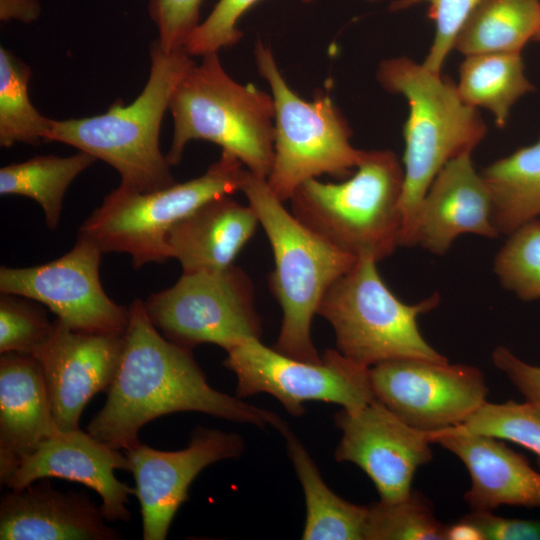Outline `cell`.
Listing matches in <instances>:
<instances>
[{"label":"cell","mask_w":540,"mask_h":540,"mask_svg":"<svg viewBox=\"0 0 540 540\" xmlns=\"http://www.w3.org/2000/svg\"><path fill=\"white\" fill-rule=\"evenodd\" d=\"M128 308L122 353L106 402L87 426L92 436L124 451L140 443L144 425L183 411L279 432L287 426L277 414L213 389L192 349L165 338L151 322L144 301L135 299Z\"/></svg>","instance_id":"6da1fadb"},{"label":"cell","mask_w":540,"mask_h":540,"mask_svg":"<svg viewBox=\"0 0 540 540\" xmlns=\"http://www.w3.org/2000/svg\"><path fill=\"white\" fill-rule=\"evenodd\" d=\"M147 83L130 104L116 101L100 115L53 120L44 142L76 147L116 169L120 187L148 193L175 184L159 146L162 120L173 92L185 72L195 63L185 49L164 52L158 42L150 49Z\"/></svg>","instance_id":"7a4b0ae2"},{"label":"cell","mask_w":540,"mask_h":540,"mask_svg":"<svg viewBox=\"0 0 540 540\" xmlns=\"http://www.w3.org/2000/svg\"><path fill=\"white\" fill-rule=\"evenodd\" d=\"M380 84L403 95L409 105L404 125V186L401 199L402 247H412L421 203L439 171L453 158L471 152L487 128L478 110L466 104L448 78L407 57L383 60Z\"/></svg>","instance_id":"3957f363"},{"label":"cell","mask_w":540,"mask_h":540,"mask_svg":"<svg viewBox=\"0 0 540 540\" xmlns=\"http://www.w3.org/2000/svg\"><path fill=\"white\" fill-rule=\"evenodd\" d=\"M241 192L255 211L270 242L274 269L269 287L282 309L274 349L301 361L319 363L311 324L331 286L358 258L336 248L300 222L267 185L246 169Z\"/></svg>","instance_id":"277c9868"},{"label":"cell","mask_w":540,"mask_h":540,"mask_svg":"<svg viewBox=\"0 0 540 540\" xmlns=\"http://www.w3.org/2000/svg\"><path fill=\"white\" fill-rule=\"evenodd\" d=\"M355 169L340 183L303 182L291 213L336 248L379 262L401 246L404 169L390 150H364Z\"/></svg>","instance_id":"5b68a950"},{"label":"cell","mask_w":540,"mask_h":540,"mask_svg":"<svg viewBox=\"0 0 540 540\" xmlns=\"http://www.w3.org/2000/svg\"><path fill=\"white\" fill-rule=\"evenodd\" d=\"M202 57L182 76L170 100L174 125L168 163L178 165L190 141L205 140L267 178L274 160L272 95L233 80L217 53Z\"/></svg>","instance_id":"8992f818"},{"label":"cell","mask_w":540,"mask_h":540,"mask_svg":"<svg viewBox=\"0 0 540 540\" xmlns=\"http://www.w3.org/2000/svg\"><path fill=\"white\" fill-rule=\"evenodd\" d=\"M438 293L406 304L387 287L377 261L360 257L327 291L317 314L332 326L337 350L370 368L396 359L448 361L423 337L418 317L435 309Z\"/></svg>","instance_id":"52a82bcc"},{"label":"cell","mask_w":540,"mask_h":540,"mask_svg":"<svg viewBox=\"0 0 540 540\" xmlns=\"http://www.w3.org/2000/svg\"><path fill=\"white\" fill-rule=\"evenodd\" d=\"M254 56L274 102V160L266 182L282 202L306 180L323 174L351 175L364 150L350 142L352 131L328 94L307 101L282 76L270 47L258 40Z\"/></svg>","instance_id":"ba28073f"},{"label":"cell","mask_w":540,"mask_h":540,"mask_svg":"<svg viewBox=\"0 0 540 540\" xmlns=\"http://www.w3.org/2000/svg\"><path fill=\"white\" fill-rule=\"evenodd\" d=\"M245 166L233 155L221 156L201 176L167 188L140 193L118 186L87 217L78 234L105 252L125 253L135 269L169 258L171 227L207 201L241 191Z\"/></svg>","instance_id":"9c48e42d"},{"label":"cell","mask_w":540,"mask_h":540,"mask_svg":"<svg viewBox=\"0 0 540 540\" xmlns=\"http://www.w3.org/2000/svg\"><path fill=\"white\" fill-rule=\"evenodd\" d=\"M144 305L165 338L189 349L211 343L228 352L248 339H261L253 285L234 264L182 273L173 286L151 294Z\"/></svg>","instance_id":"30bf717a"},{"label":"cell","mask_w":540,"mask_h":540,"mask_svg":"<svg viewBox=\"0 0 540 540\" xmlns=\"http://www.w3.org/2000/svg\"><path fill=\"white\" fill-rule=\"evenodd\" d=\"M224 366L237 378L239 398L257 393L274 396L293 416L304 414V403L323 401L357 411L372 401L369 368L329 349L312 363L288 357L260 339L244 341L227 352Z\"/></svg>","instance_id":"8fae6325"},{"label":"cell","mask_w":540,"mask_h":540,"mask_svg":"<svg viewBox=\"0 0 540 540\" xmlns=\"http://www.w3.org/2000/svg\"><path fill=\"white\" fill-rule=\"evenodd\" d=\"M104 252L91 238L78 234L70 251L44 264L0 268V292L47 306L73 330L124 334L129 308L104 291L99 275Z\"/></svg>","instance_id":"7c38bea8"},{"label":"cell","mask_w":540,"mask_h":540,"mask_svg":"<svg viewBox=\"0 0 540 540\" xmlns=\"http://www.w3.org/2000/svg\"><path fill=\"white\" fill-rule=\"evenodd\" d=\"M369 377L377 400L426 432L463 424L487 401L484 375L470 365L396 359L370 367Z\"/></svg>","instance_id":"4fadbf2b"},{"label":"cell","mask_w":540,"mask_h":540,"mask_svg":"<svg viewBox=\"0 0 540 540\" xmlns=\"http://www.w3.org/2000/svg\"><path fill=\"white\" fill-rule=\"evenodd\" d=\"M334 422L342 431L335 460L360 467L382 502L406 498L418 468L433 458L430 432L407 424L376 398L357 411L342 409Z\"/></svg>","instance_id":"5bb4252c"},{"label":"cell","mask_w":540,"mask_h":540,"mask_svg":"<svg viewBox=\"0 0 540 540\" xmlns=\"http://www.w3.org/2000/svg\"><path fill=\"white\" fill-rule=\"evenodd\" d=\"M243 449L238 434L198 427L187 447L178 451H161L142 443L124 450L136 483L143 539H166L196 476L217 461L238 457Z\"/></svg>","instance_id":"9a60e30c"},{"label":"cell","mask_w":540,"mask_h":540,"mask_svg":"<svg viewBox=\"0 0 540 540\" xmlns=\"http://www.w3.org/2000/svg\"><path fill=\"white\" fill-rule=\"evenodd\" d=\"M123 348V334L76 331L62 320L53 321L51 334L34 357L48 388L60 430L79 428L87 403L107 391Z\"/></svg>","instance_id":"2e32d148"},{"label":"cell","mask_w":540,"mask_h":540,"mask_svg":"<svg viewBox=\"0 0 540 540\" xmlns=\"http://www.w3.org/2000/svg\"><path fill=\"white\" fill-rule=\"evenodd\" d=\"M117 469L129 471L125 453L79 428L59 430L23 457L3 484L16 491L45 478L78 482L101 497L106 521L128 522L129 496L136 489L116 478Z\"/></svg>","instance_id":"e0dca14e"},{"label":"cell","mask_w":540,"mask_h":540,"mask_svg":"<svg viewBox=\"0 0 540 540\" xmlns=\"http://www.w3.org/2000/svg\"><path fill=\"white\" fill-rule=\"evenodd\" d=\"M462 234L496 238L488 187L472 162L471 152L444 165L421 203L412 238L435 255H444Z\"/></svg>","instance_id":"ac0fdd59"},{"label":"cell","mask_w":540,"mask_h":540,"mask_svg":"<svg viewBox=\"0 0 540 540\" xmlns=\"http://www.w3.org/2000/svg\"><path fill=\"white\" fill-rule=\"evenodd\" d=\"M432 443L454 454L471 480L464 500L471 511L502 505L540 508V472L502 440L459 426L430 432Z\"/></svg>","instance_id":"d6986e66"},{"label":"cell","mask_w":540,"mask_h":540,"mask_svg":"<svg viewBox=\"0 0 540 540\" xmlns=\"http://www.w3.org/2000/svg\"><path fill=\"white\" fill-rule=\"evenodd\" d=\"M84 492H62L48 478L11 490L0 502L1 540H118Z\"/></svg>","instance_id":"ffe728a7"},{"label":"cell","mask_w":540,"mask_h":540,"mask_svg":"<svg viewBox=\"0 0 540 540\" xmlns=\"http://www.w3.org/2000/svg\"><path fill=\"white\" fill-rule=\"evenodd\" d=\"M59 430L38 360L29 354H1V483L7 480L23 457Z\"/></svg>","instance_id":"44dd1931"},{"label":"cell","mask_w":540,"mask_h":540,"mask_svg":"<svg viewBox=\"0 0 540 540\" xmlns=\"http://www.w3.org/2000/svg\"><path fill=\"white\" fill-rule=\"evenodd\" d=\"M259 220L249 204L223 195L176 222L166 235L170 258L182 273L221 270L233 265Z\"/></svg>","instance_id":"7402d4cb"},{"label":"cell","mask_w":540,"mask_h":540,"mask_svg":"<svg viewBox=\"0 0 540 540\" xmlns=\"http://www.w3.org/2000/svg\"><path fill=\"white\" fill-rule=\"evenodd\" d=\"M302 485L306 502L304 540H364L368 506L350 503L334 493L302 442L286 426L280 431Z\"/></svg>","instance_id":"603a6c76"},{"label":"cell","mask_w":540,"mask_h":540,"mask_svg":"<svg viewBox=\"0 0 540 540\" xmlns=\"http://www.w3.org/2000/svg\"><path fill=\"white\" fill-rule=\"evenodd\" d=\"M481 175L493 205V223L509 235L540 217V138L496 160Z\"/></svg>","instance_id":"cb8c5ba5"},{"label":"cell","mask_w":540,"mask_h":540,"mask_svg":"<svg viewBox=\"0 0 540 540\" xmlns=\"http://www.w3.org/2000/svg\"><path fill=\"white\" fill-rule=\"evenodd\" d=\"M540 28V0H483L461 29L454 49L465 56L521 53Z\"/></svg>","instance_id":"d4e9b609"},{"label":"cell","mask_w":540,"mask_h":540,"mask_svg":"<svg viewBox=\"0 0 540 540\" xmlns=\"http://www.w3.org/2000/svg\"><path fill=\"white\" fill-rule=\"evenodd\" d=\"M460 66L457 90L462 100L489 110L503 128L512 106L534 90L527 79L521 53H483L465 56Z\"/></svg>","instance_id":"484cf974"},{"label":"cell","mask_w":540,"mask_h":540,"mask_svg":"<svg viewBox=\"0 0 540 540\" xmlns=\"http://www.w3.org/2000/svg\"><path fill=\"white\" fill-rule=\"evenodd\" d=\"M96 160L79 151L68 157L43 155L6 165L0 169V194L33 199L41 206L48 229L55 230L68 187Z\"/></svg>","instance_id":"4316f807"},{"label":"cell","mask_w":540,"mask_h":540,"mask_svg":"<svg viewBox=\"0 0 540 540\" xmlns=\"http://www.w3.org/2000/svg\"><path fill=\"white\" fill-rule=\"evenodd\" d=\"M31 70L14 53L0 47V145H38L53 119L43 116L29 98Z\"/></svg>","instance_id":"83f0119b"},{"label":"cell","mask_w":540,"mask_h":540,"mask_svg":"<svg viewBox=\"0 0 540 540\" xmlns=\"http://www.w3.org/2000/svg\"><path fill=\"white\" fill-rule=\"evenodd\" d=\"M430 501L412 489L404 499L368 506L364 540H444Z\"/></svg>","instance_id":"f1b7e54d"},{"label":"cell","mask_w":540,"mask_h":540,"mask_svg":"<svg viewBox=\"0 0 540 540\" xmlns=\"http://www.w3.org/2000/svg\"><path fill=\"white\" fill-rule=\"evenodd\" d=\"M507 236L494 260L501 286L523 301L540 299V219L521 225Z\"/></svg>","instance_id":"f546056e"},{"label":"cell","mask_w":540,"mask_h":540,"mask_svg":"<svg viewBox=\"0 0 540 540\" xmlns=\"http://www.w3.org/2000/svg\"><path fill=\"white\" fill-rule=\"evenodd\" d=\"M459 427L518 444L533 452L540 466V411L527 401H486Z\"/></svg>","instance_id":"4dcf8cb0"},{"label":"cell","mask_w":540,"mask_h":540,"mask_svg":"<svg viewBox=\"0 0 540 540\" xmlns=\"http://www.w3.org/2000/svg\"><path fill=\"white\" fill-rule=\"evenodd\" d=\"M31 299L1 293L0 353L35 355L49 338L53 322Z\"/></svg>","instance_id":"1f68e13d"},{"label":"cell","mask_w":540,"mask_h":540,"mask_svg":"<svg viewBox=\"0 0 540 540\" xmlns=\"http://www.w3.org/2000/svg\"><path fill=\"white\" fill-rule=\"evenodd\" d=\"M483 0H395L391 11H400L420 3L428 5V17L435 24V35L429 53L422 63L427 69L441 73L444 61L454 49L464 24Z\"/></svg>","instance_id":"d6a6232c"},{"label":"cell","mask_w":540,"mask_h":540,"mask_svg":"<svg viewBox=\"0 0 540 540\" xmlns=\"http://www.w3.org/2000/svg\"><path fill=\"white\" fill-rule=\"evenodd\" d=\"M259 0H219L185 44L188 54L204 56L236 44L243 36L240 18ZM311 3L314 0H302Z\"/></svg>","instance_id":"836d02e7"},{"label":"cell","mask_w":540,"mask_h":540,"mask_svg":"<svg viewBox=\"0 0 540 540\" xmlns=\"http://www.w3.org/2000/svg\"><path fill=\"white\" fill-rule=\"evenodd\" d=\"M203 0H149V13L155 23L161 49L171 53L185 49V44L200 24Z\"/></svg>","instance_id":"e575fe53"},{"label":"cell","mask_w":540,"mask_h":540,"mask_svg":"<svg viewBox=\"0 0 540 540\" xmlns=\"http://www.w3.org/2000/svg\"><path fill=\"white\" fill-rule=\"evenodd\" d=\"M492 361L520 392L525 401L540 411V366L523 361L504 346L494 349Z\"/></svg>","instance_id":"d590c367"},{"label":"cell","mask_w":540,"mask_h":540,"mask_svg":"<svg viewBox=\"0 0 540 540\" xmlns=\"http://www.w3.org/2000/svg\"><path fill=\"white\" fill-rule=\"evenodd\" d=\"M465 516L481 529L485 540H540V520L500 517L492 511Z\"/></svg>","instance_id":"8d00e7d4"},{"label":"cell","mask_w":540,"mask_h":540,"mask_svg":"<svg viewBox=\"0 0 540 540\" xmlns=\"http://www.w3.org/2000/svg\"><path fill=\"white\" fill-rule=\"evenodd\" d=\"M40 11L37 0H0V18L2 21L15 19L29 23L38 18Z\"/></svg>","instance_id":"74e56055"},{"label":"cell","mask_w":540,"mask_h":540,"mask_svg":"<svg viewBox=\"0 0 540 540\" xmlns=\"http://www.w3.org/2000/svg\"><path fill=\"white\" fill-rule=\"evenodd\" d=\"M444 540H485L481 529L466 516L444 525Z\"/></svg>","instance_id":"f35d334b"},{"label":"cell","mask_w":540,"mask_h":540,"mask_svg":"<svg viewBox=\"0 0 540 540\" xmlns=\"http://www.w3.org/2000/svg\"><path fill=\"white\" fill-rule=\"evenodd\" d=\"M534 41L540 42V28H539V30H538L536 36L534 37Z\"/></svg>","instance_id":"ab89813d"},{"label":"cell","mask_w":540,"mask_h":540,"mask_svg":"<svg viewBox=\"0 0 540 540\" xmlns=\"http://www.w3.org/2000/svg\"><path fill=\"white\" fill-rule=\"evenodd\" d=\"M364 1L374 2V1H378V0H364Z\"/></svg>","instance_id":"60d3db41"}]
</instances>
